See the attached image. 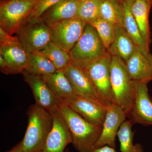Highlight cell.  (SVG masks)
I'll return each mask as SVG.
<instances>
[{
    "mask_svg": "<svg viewBox=\"0 0 152 152\" xmlns=\"http://www.w3.org/2000/svg\"><path fill=\"white\" fill-rule=\"evenodd\" d=\"M42 77L60 104H67L77 96L63 71Z\"/></svg>",
    "mask_w": 152,
    "mask_h": 152,
    "instance_id": "obj_16",
    "label": "cell"
},
{
    "mask_svg": "<svg viewBox=\"0 0 152 152\" xmlns=\"http://www.w3.org/2000/svg\"><path fill=\"white\" fill-rule=\"evenodd\" d=\"M110 79L113 104L121 108L127 115L133 103V80L128 72L126 63L120 57L112 56Z\"/></svg>",
    "mask_w": 152,
    "mask_h": 152,
    "instance_id": "obj_4",
    "label": "cell"
},
{
    "mask_svg": "<svg viewBox=\"0 0 152 152\" xmlns=\"http://www.w3.org/2000/svg\"><path fill=\"white\" fill-rule=\"evenodd\" d=\"M125 63L132 80L148 83L151 81L152 68L151 63L137 47L134 53Z\"/></svg>",
    "mask_w": 152,
    "mask_h": 152,
    "instance_id": "obj_18",
    "label": "cell"
},
{
    "mask_svg": "<svg viewBox=\"0 0 152 152\" xmlns=\"http://www.w3.org/2000/svg\"><path fill=\"white\" fill-rule=\"evenodd\" d=\"M39 53L47 57L58 70L63 71L71 64L69 53L60 48L52 43L48 44Z\"/></svg>",
    "mask_w": 152,
    "mask_h": 152,
    "instance_id": "obj_25",
    "label": "cell"
},
{
    "mask_svg": "<svg viewBox=\"0 0 152 152\" xmlns=\"http://www.w3.org/2000/svg\"><path fill=\"white\" fill-rule=\"evenodd\" d=\"M151 7V6L145 0H134L131 8L141 34L149 47L151 43V34L149 23Z\"/></svg>",
    "mask_w": 152,
    "mask_h": 152,
    "instance_id": "obj_20",
    "label": "cell"
},
{
    "mask_svg": "<svg viewBox=\"0 0 152 152\" xmlns=\"http://www.w3.org/2000/svg\"><path fill=\"white\" fill-rule=\"evenodd\" d=\"M89 24L96 30L101 40L108 50L115 38V25L101 18L96 19Z\"/></svg>",
    "mask_w": 152,
    "mask_h": 152,
    "instance_id": "obj_27",
    "label": "cell"
},
{
    "mask_svg": "<svg viewBox=\"0 0 152 152\" xmlns=\"http://www.w3.org/2000/svg\"><path fill=\"white\" fill-rule=\"evenodd\" d=\"M100 0H80L76 18L91 23L100 18Z\"/></svg>",
    "mask_w": 152,
    "mask_h": 152,
    "instance_id": "obj_26",
    "label": "cell"
},
{
    "mask_svg": "<svg viewBox=\"0 0 152 152\" xmlns=\"http://www.w3.org/2000/svg\"><path fill=\"white\" fill-rule=\"evenodd\" d=\"M66 105L88 121L102 128L107 106L78 96Z\"/></svg>",
    "mask_w": 152,
    "mask_h": 152,
    "instance_id": "obj_14",
    "label": "cell"
},
{
    "mask_svg": "<svg viewBox=\"0 0 152 152\" xmlns=\"http://www.w3.org/2000/svg\"><path fill=\"white\" fill-rule=\"evenodd\" d=\"M8 152H24L22 149L21 145L20 143L17 145L16 146L14 147L10 151Z\"/></svg>",
    "mask_w": 152,
    "mask_h": 152,
    "instance_id": "obj_32",
    "label": "cell"
},
{
    "mask_svg": "<svg viewBox=\"0 0 152 152\" xmlns=\"http://www.w3.org/2000/svg\"><path fill=\"white\" fill-rule=\"evenodd\" d=\"M0 55L16 74L26 70L30 63V54L19 42L16 37L4 33L0 38Z\"/></svg>",
    "mask_w": 152,
    "mask_h": 152,
    "instance_id": "obj_10",
    "label": "cell"
},
{
    "mask_svg": "<svg viewBox=\"0 0 152 152\" xmlns=\"http://www.w3.org/2000/svg\"><path fill=\"white\" fill-rule=\"evenodd\" d=\"M80 0H61L47 10L41 18L48 26L76 18Z\"/></svg>",
    "mask_w": 152,
    "mask_h": 152,
    "instance_id": "obj_17",
    "label": "cell"
},
{
    "mask_svg": "<svg viewBox=\"0 0 152 152\" xmlns=\"http://www.w3.org/2000/svg\"><path fill=\"white\" fill-rule=\"evenodd\" d=\"M99 15L100 18L113 24L123 27V0H100Z\"/></svg>",
    "mask_w": 152,
    "mask_h": 152,
    "instance_id": "obj_22",
    "label": "cell"
},
{
    "mask_svg": "<svg viewBox=\"0 0 152 152\" xmlns=\"http://www.w3.org/2000/svg\"><path fill=\"white\" fill-rule=\"evenodd\" d=\"M16 34L19 42L29 54L41 51L50 42V27L41 18H28Z\"/></svg>",
    "mask_w": 152,
    "mask_h": 152,
    "instance_id": "obj_6",
    "label": "cell"
},
{
    "mask_svg": "<svg viewBox=\"0 0 152 152\" xmlns=\"http://www.w3.org/2000/svg\"><path fill=\"white\" fill-rule=\"evenodd\" d=\"M133 125L129 120L125 121L118 131L117 137L120 142L121 152H144L141 144L133 143L134 134L132 130Z\"/></svg>",
    "mask_w": 152,
    "mask_h": 152,
    "instance_id": "obj_23",
    "label": "cell"
},
{
    "mask_svg": "<svg viewBox=\"0 0 152 152\" xmlns=\"http://www.w3.org/2000/svg\"><path fill=\"white\" fill-rule=\"evenodd\" d=\"M53 125L42 152H64L72 139L70 132L59 111L53 115Z\"/></svg>",
    "mask_w": 152,
    "mask_h": 152,
    "instance_id": "obj_13",
    "label": "cell"
},
{
    "mask_svg": "<svg viewBox=\"0 0 152 152\" xmlns=\"http://www.w3.org/2000/svg\"><path fill=\"white\" fill-rule=\"evenodd\" d=\"M63 72L78 96L101 104L96 96L92 84L84 70L71 63Z\"/></svg>",
    "mask_w": 152,
    "mask_h": 152,
    "instance_id": "obj_15",
    "label": "cell"
},
{
    "mask_svg": "<svg viewBox=\"0 0 152 152\" xmlns=\"http://www.w3.org/2000/svg\"><path fill=\"white\" fill-rule=\"evenodd\" d=\"M115 30L114 41L108 49V52L111 56L120 57L126 62L137 47L122 26L115 25Z\"/></svg>",
    "mask_w": 152,
    "mask_h": 152,
    "instance_id": "obj_19",
    "label": "cell"
},
{
    "mask_svg": "<svg viewBox=\"0 0 152 152\" xmlns=\"http://www.w3.org/2000/svg\"><path fill=\"white\" fill-rule=\"evenodd\" d=\"M112 56L107 53L84 69L92 84L96 96L105 106L113 104V94L110 79Z\"/></svg>",
    "mask_w": 152,
    "mask_h": 152,
    "instance_id": "obj_5",
    "label": "cell"
},
{
    "mask_svg": "<svg viewBox=\"0 0 152 152\" xmlns=\"http://www.w3.org/2000/svg\"><path fill=\"white\" fill-rule=\"evenodd\" d=\"M38 0H10L1 2L0 28L12 36L28 18Z\"/></svg>",
    "mask_w": 152,
    "mask_h": 152,
    "instance_id": "obj_7",
    "label": "cell"
},
{
    "mask_svg": "<svg viewBox=\"0 0 152 152\" xmlns=\"http://www.w3.org/2000/svg\"><path fill=\"white\" fill-rule=\"evenodd\" d=\"M107 53V49L96 30L87 24L83 35L69 52V55L72 64L84 69Z\"/></svg>",
    "mask_w": 152,
    "mask_h": 152,
    "instance_id": "obj_3",
    "label": "cell"
},
{
    "mask_svg": "<svg viewBox=\"0 0 152 152\" xmlns=\"http://www.w3.org/2000/svg\"><path fill=\"white\" fill-rule=\"evenodd\" d=\"M59 111L71 135L72 144L79 152H91L94 149L102 129L85 119L66 105L60 104Z\"/></svg>",
    "mask_w": 152,
    "mask_h": 152,
    "instance_id": "obj_1",
    "label": "cell"
},
{
    "mask_svg": "<svg viewBox=\"0 0 152 152\" xmlns=\"http://www.w3.org/2000/svg\"><path fill=\"white\" fill-rule=\"evenodd\" d=\"M134 98L127 117L133 124L152 125V98L148 90V83L133 80Z\"/></svg>",
    "mask_w": 152,
    "mask_h": 152,
    "instance_id": "obj_9",
    "label": "cell"
},
{
    "mask_svg": "<svg viewBox=\"0 0 152 152\" xmlns=\"http://www.w3.org/2000/svg\"><path fill=\"white\" fill-rule=\"evenodd\" d=\"M61 1V0H38L28 18H41L47 10Z\"/></svg>",
    "mask_w": 152,
    "mask_h": 152,
    "instance_id": "obj_28",
    "label": "cell"
},
{
    "mask_svg": "<svg viewBox=\"0 0 152 152\" xmlns=\"http://www.w3.org/2000/svg\"><path fill=\"white\" fill-rule=\"evenodd\" d=\"M26 71L42 76L54 73L58 70L47 57L38 52L30 53L29 64Z\"/></svg>",
    "mask_w": 152,
    "mask_h": 152,
    "instance_id": "obj_24",
    "label": "cell"
},
{
    "mask_svg": "<svg viewBox=\"0 0 152 152\" xmlns=\"http://www.w3.org/2000/svg\"><path fill=\"white\" fill-rule=\"evenodd\" d=\"M87 24L84 21L75 18L50 25V42L69 53L81 37Z\"/></svg>",
    "mask_w": 152,
    "mask_h": 152,
    "instance_id": "obj_8",
    "label": "cell"
},
{
    "mask_svg": "<svg viewBox=\"0 0 152 152\" xmlns=\"http://www.w3.org/2000/svg\"><path fill=\"white\" fill-rule=\"evenodd\" d=\"M28 124L23 140L24 152H42L53 125V115L36 104L27 111Z\"/></svg>",
    "mask_w": 152,
    "mask_h": 152,
    "instance_id": "obj_2",
    "label": "cell"
},
{
    "mask_svg": "<svg viewBox=\"0 0 152 152\" xmlns=\"http://www.w3.org/2000/svg\"><path fill=\"white\" fill-rule=\"evenodd\" d=\"M139 48L140 50L143 53L145 56L147 58H148V59L150 63H151V65L152 68V55L150 53L149 51L143 50V49L140 48ZM151 81H152V75Z\"/></svg>",
    "mask_w": 152,
    "mask_h": 152,
    "instance_id": "obj_31",
    "label": "cell"
},
{
    "mask_svg": "<svg viewBox=\"0 0 152 152\" xmlns=\"http://www.w3.org/2000/svg\"><path fill=\"white\" fill-rule=\"evenodd\" d=\"M10 1V0H1V2L5 1Z\"/></svg>",
    "mask_w": 152,
    "mask_h": 152,
    "instance_id": "obj_34",
    "label": "cell"
},
{
    "mask_svg": "<svg viewBox=\"0 0 152 152\" xmlns=\"http://www.w3.org/2000/svg\"><path fill=\"white\" fill-rule=\"evenodd\" d=\"M151 6H152V0H145Z\"/></svg>",
    "mask_w": 152,
    "mask_h": 152,
    "instance_id": "obj_33",
    "label": "cell"
},
{
    "mask_svg": "<svg viewBox=\"0 0 152 152\" xmlns=\"http://www.w3.org/2000/svg\"><path fill=\"white\" fill-rule=\"evenodd\" d=\"M0 70L5 75H15L10 66L9 65L1 55H0Z\"/></svg>",
    "mask_w": 152,
    "mask_h": 152,
    "instance_id": "obj_29",
    "label": "cell"
},
{
    "mask_svg": "<svg viewBox=\"0 0 152 152\" xmlns=\"http://www.w3.org/2000/svg\"><path fill=\"white\" fill-rule=\"evenodd\" d=\"M91 152H116L115 148L108 145L94 148Z\"/></svg>",
    "mask_w": 152,
    "mask_h": 152,
    "instance_id": "obj_30",
    "label": "cell"
},
{
    "mask_svg": "<svg viewBox=\"0 0 152 152\" xmlns=\"http://www.w3.org/2000/svg\"><path fill=\"white\" fill-rule=\"evenodd\" d=\"M134 0H123L124 21L123 27L137 47L149 51V47L142 38L132 13V5Z\"/></svg>",
    "mask_w": 152,
    "mask_h": 152,
    "instance_id": "obj_21",
    "label": "cell"
},
{
    "mask_svg": "<svg viewBox=\"0 0 152 152\" xmlns=\"http://www.w3.org/2000/svg\"><path fill=\"white\" fill-rule=\"evenodd\" d=\"M25 81L29 86L36 104L52 115L59 111L60 103L41 76L30 73L24 70L22 72Z\"/></svg>",
    "mask_w": 152,
    "mask_h": 152,
    "instance_id": "obj_11",
    "label": "cell"
},
{
    "mask_svg": "<svg viewBox=\"0 0 152 152\" xmlns=\"http://www.w3.org/2000/svg\"><path fill=\"white\" fill-rule=\"evenodd\" d=\"M126 115L121 108L114 104L107 106V113L102 132L94 148L108 145L115 148V139Z\"/></svg>",
    "mask_w": 152,
    "mask_h": 152,
    "instance_id": "obj_12",
    "label": "cell"
}]
</instances>
